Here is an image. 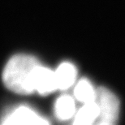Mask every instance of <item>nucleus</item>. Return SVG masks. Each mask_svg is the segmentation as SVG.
I'll return each mask as SVG.
<instances>
[{
	"instance_id": "5",
	"label": "nucleus",
	"mask_w": 125,
	"mask_h": 125,
	"mask_svg": "<svg viewBox=\"0 0 125 125\" xmlns=\"http://www.w3.org/2000/svg\"><path fill=\"white\" fill-rule=\"evenodd\" d=\"M58 89L70 88L76 79V68L70 62H62L54 72Z\"/></svg>"
},
{
	"instance_id": "2",
	"label": "nucleus",
	"mask_w": 125,
	"mask_h": 125,
	"mask_svg": "<svg viewBox=\"0 0 125 125\" xmlns=\"http://www.w3.org/2000/svg\"><path fill=\"white\" fill-rule=\"evenodd\" d=\"M94 102L98 108V122L115 124L120 109L119 101L115 94L105 87H100L95 90Z\"/></svg>"
},
{
	"instance_id": "1",
	"label": "nucleus",
	"mask_w": 125,
	"mask_h": 125,
	"mask_svg": "<svg viewBox=\"0 0 125 125\" xmlns=\"http://www.w3.org/2000/svg\"><path fill=\"white\" fill-rule=\"evenodd\" d=\"M41 64L28 54H16L7 62L2 72V81L9 90L18 94L34 93L32 77L36 67Z\"/></svg>"
},
{
	"instance_id": "8",
	"label": "nucleus",
	"mask_w": 125,
	"mask_h": 125,
	"mask_svg": "<svg viewBox=\"0 0 125 125\" xmlns=\"http://www.w3.org/2000/svg\"><path fill=\"white\" fill-rule=\"evenodd\" d=\"M75 97L79 102L87 103V102H94L95 98V90L93 85L88 80H81L74 89Z\"/></svg>"
},
{
	"instance_id": "4",
	"label": "nucleus",
	"mask_w": 125,
	"mask_h": 125,
	"mask_svg": "<svg viewBox=\"0 0 125 125\" xmlns=\"http://www.w3.org/2000/svg\"><path fill=\"white\" fill-rule=\"evenodd\" d=\"M33 91L42 95H47L57 89L54 72L39 64L34 71L32 77Z\"/></svg>"
},
{
	"instance_id": "7",
	"label": "nucleus",
	"mask_w": 125,
	"mask_h": 125,
	"mask_svg": "<svg viewBox=\"0 0 125 125\" xmlns=\"http://www.w3.org/2000/svg\"><path fill=\"white\" fill-rule=\"evenodd\" d=\"M76 111L75 102L69 95H62L57 99L54 104V113L60 120H67L72 118Z\"/></svg>"
},
{
	"instance_id": "3",
	"label": "nucleus",
	"mask_w": 125,
	"mask_h": 125,
	"mask_svg": "<svg viewBox=\"0 0 125 125\" xmlns=\"http://www.w3.org/2000/svg\"><path fill=\"white\" fill-rule=\"evenodd\" d=\"M1 125H50L46 119L27 106H20L7 115Z\"/></svg>"
},
{
	"instance_id": "6",
	"label": "nucleus",
	"mask_w": 125,
	"mask_h": 125,
	"mask_svg": "<svg viewBox=\"0 0 125 125\" xmlns=\"http://www.w3.org/2000/svg\"><path fill=\"white\" fill-rule=\"evenodd\" d=\"M98 117V108L94 102L84 103L75 116L73 125H93Z\"/></svg>"
},
{
	"instance_id": "9",
	"label": "nucleus",
	"mask_w": 125,
	"mask_h": 125,
	"mask_svg": "<svg viewBox=\"0 0 125 125\" xmlns=\"http://www.w3.org/2000/svg\"><path fill=\"white\" fill-rule=\"evenodd\" d=\"M97 125H115V124L111 123H106V122H98V124Z\"/></svg>"
}]
</instances>
